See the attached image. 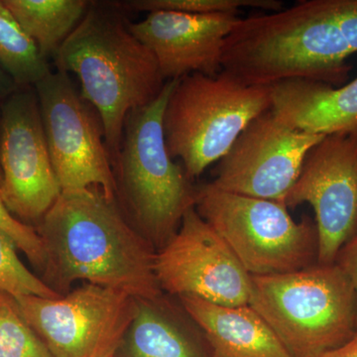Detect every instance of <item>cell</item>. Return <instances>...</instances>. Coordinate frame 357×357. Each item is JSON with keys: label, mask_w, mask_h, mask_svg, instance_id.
Listing matches in <instances>:
<instances>
[{"label": "cell", "mask_w": 357, "mask_h": 357, "mask_svg": "<svg viewBox=\"0 0 357 357\" xmlns=\"http://www.w3.org/2000/svg\"><path fill=\"white\" fill-rule=\"evenodd\" d=\"M45 283L58 294L75 281L157 300L153 245L98 189L61 192L39 222Z\"/></svg>", "instance_id": "cell-1"}, {"label": "cell", "mask_w": 357, "mask_h": 357, "mask_svg": "<svg viewBox=\"0 0 357 357\" xmlns=\"http://www.w3.org/2000/svg\"><path fill=\"white\" fill-rule=\"evenodd\" d=\"M354 54L328 0H302L289 8L241 18L222 47V70L244 84L289 81L347 83Z\"/></svg>", "instance_id": "cell-2"}, {"label": "cell", "mask_w": 357, "mask_h": 357, "mask_svg": "<svg viewBox=\"0 0 357 357\" xmlns=\"http://www.w3.org/2000/svg\"><path fill=\"white\" fill-rule=\"evenodd\" d=\"M129 23L119 6L91 4L53 58L57 70L76 75L82 96L100 114L112 164L128 115L156 100L166 84Z\"/></svg>", "instance_id": "cell-3"}, {"label": "cell", "mask_w": 357, "mask_h": 357, "mask_svg": "<svg viewBox=\"0 0 357 357\" xmlns=\"http://www.w3.org/2000/svg\"><path fill=\"white\" fill-rule=\"evenodd\" d=\"M176 81L166 82L156 100L128 115L112 162L115 197L128 211L129 223L159 249L196 204L197 187L171 158L164 140V110Z\"/></svg>", "instance_id": "cell-4"}, {"label": "cell", "mask_w": 357, "mask_h": 357, "mask_svg": "<svg viewBox=\"0 0 357 357\" xmlns=\"http://www.w3.org/2000/svg\"><path fill=\"white\" fill-rule=\"evenodd\" d=\"M253 307L293 357H318L356 335V298L337 263L251 276Z\"/></svg>", "instance_id": "cell-5"}, {"label": "cell", "mask_w": 357, "mask_h": 357, "mask_svg": "<svg viewBox=\"0 0 357 357\" xmlns=\"http://www.w3.org/2000/svg\"><path fill=\"white\" fill-rule=\"evenodd\" d=\"M270 109L269 86H249L227 70L182 77L164 110L167 151L181 160L188 177H199L225 156L255 117Z\"/></svg>", "instance_id": "cell-6"}, {"label": "cell", "mask_w": 357, "mask_h": 357, "mask_svg": "<svg viewBox=\"0 0 357 357\" xmlns=\"http://www.w3.org/2000/svg\"><path fill=\"white\" fill-rule=\"evenodd\" d=\"M195 208L227 243L251 276L306 269L318 263L316 223L295 222L280 202L197 187Z\"/></svg>", "instance_id": "cell-7"}, {"label": "cell", "mask_w": 357, "mask_h": 357, "mask_svg": "<svg viewBox=\"0 0 357 357\" xmlns=\"http://www.w3.org/2000/svg\"><path fill=\"white\" fill-rule=\"evenodd\" d=\"M34 89L52 165L62 192L95 188L115 201L114 169L102 119L95 107L62 70H51Z\"/></svg>", "instance_id": "cell-8"}, {"label": "cell", "mask_w": 357, "mask_h": 357, "mask_svg": "<svg viewBox=\"0 0 357 357\" xmlns=\"http://www.w3.org/2000/svg\"><path fill=\"white\" fill-rule=\"evenodd\" d=\"M53 357H115L137 311V299L84 284L54 299H14Z\"/></svg>", "instance_id": "cell-9"}, {"label": "cell", "mask_w": 357, "mask_h": 357, "mask_svg": "<svg viewBox=\"0 0 357 357\" xmlns=\"http://www.w3.org/2000/svg\"><path fill=\"white\" fill-rule=\"evenodd\" d=\"M154 268L161 290L178 297L192 296L222 306L250 303L251 275L195 206L155 255Z\"/></svg>", "instance_id": "cell-10"}, {"label": "cell", "mask_w": 357, "mask_h": 357, "mask_svg": "<svg viewBox=\"0 0 357 357\" xmlns=\"http://www.w3.org/2000/svg\"><path fill=\"white\" fill-rule=\"evenodd\" d=\"M0 196L14 215L41 222L62 189L45 138L34 86H18L0 105Z\"/></svg>", "instance_id": "cell-11"}, {"label": "cell", "mask_w": 357, "mask_h": 357, "mask_svg": "<svg viewBox=\"0 0 357 357\" xmlns=\"http://www.w3.org/2000/svg\"><path fill=\"white\" fill-rule=\"evenodd\" d=\"M324 137L298 130L268 109L243 129L217 162L211 184L222 191L284 204L307 152Z\"/></svg>", "instance_id": "cell-12"}, {"label": "cell", "mask_w": 357, "mask_h": 357, "mask_svg": "<svg viewBox=\"0 0 357 357\" xmlns=\"http://www.w3.org/2000/svg\"><path fill=\"white\" fill-rule=\"evenodd\" d=\"M309 204L318 231L319 264H333L357 234V136L326 135L307 152L286 197L287 208Z\"/></svg>", "instance_id": "cell-13"}, {"label": "cell", "mask_w": 357, "mask_h": 357, "mask_svg": "<svg viewBox=\"0 0 357 357\" xmlns=\"http://www.w3.org/2000/svg\"><path fill=\"white\" fill-rule=\"evenodd\" d=\"M241 17L153 11L129 29L153 54L164 81L222 72V47Z\"/></svg>", "instance_id": "cell-14"}, {"label": "cell", "mask_w": 357, "mask_h": 357, "mask_svg": "<svg viewBox=\"0 0 357 357\" xmlns=\"http://www.w3.org/2000/svg\"><path fill=\"white\" fill-rule=\"evenodd\" d=\"M271 109L298 130L357 136V77L344 86L289 81L270 86Z\"/></svg>", "instance_id": "cell-15"}, {"label": "cell", "mask_w": 357, "mask_h": 357, "mask_svg": "<svg viewBox=\"0 0 357 357\" xmlns=\"http://www.w3.org/2000/svg\"><path fill=\"white\" fill-rule=\"evenodd\" d=\"M183 310L210 345L211 357H293L252 307L222 306L182 296Z\"/></svg>", "instance_id": "cell-16"}, {"label": "cell", "mask_w": 357, "mask_h": 357, "mask_svg": "<svg viewBox=\"0 0 357 357\" xmlns=\"http://www.w3.org/2000/svg\"><path fill=\"white\" fill-rule=\"evenodd\" d=\"M160 297L137 299V311L115 357H206L185 324Z\"/></svg>", "instance_id": "cell-17"}, {"label": "cell", "mask_w": 357, "mask_h": 357, "mask_svg": "<svg viewBox=\"0 0 357 357\" xmlns=\"http://www.w3.org/2000/svg\"><path fill=\"white\" fill-rule=\"evenodd\" d=\"M45 60L55 57L89 8L86 0H3Z\"/></svg>", "instance_id": "cell-18"}, {"label": "cell", "mask_w": 357, "mask_h": 357, "mask_svg": "<svg viewBox=\"0 0 357 357\" xmlns=\"http://www.w3.org/2000/svg\"><path fill=\"white\" fill-rule=\"evenodd\" d=\"M0 67L18 86H34L51 73L48 61L0 0Z\"/></svg>", "instance_id": "cell-19"}, {"label": "cell", "mask_w": 357, "mask_h": 357, "mask_svg": "<svg viewBox=\"0 0 357 357\" xmlns=\"http://www.w3.org/2000/svg\"><path fill=\"white\" fill-rule=\"evenodd\" d=\"M122 8L138 13L171 11V13L198 14H234L238 15L245 8L272 13L283 9L279 0H132L119 3Z\"/></svg>", "instance_id": "cell-20"}, {"label": "cell", "mask_w": 357, "mask_h": 357, "mask_svg": "<svg viewBox=\"0 0 357 357\" xmlns=\"http://www.w3.org/2000/svg\"><path fill=\"white\" fill-rule=\"evenodd\" d=\"M0 357H53L23 318L15 301L0 293Z\"/></svg>", "instance_id": "cell-21"}, {"label": "cell", "mask_w": 357, "mask_h": 357, "mask_svg": "<svg viewBox=\"0 0 357 357\" xmlns=\"http://www.w3.org/2000/svg\"><path fill=\"white\" fill-rule=\"evenodd\" d=\"M16 248L13 239L0 229V293L13 299L23 296L54 299L62 296L25 267Z\"/></svg>", "instance_id": "cell-22"}, {"label": "cell", "mask_w": 357, "mask_h": 357, "mask_svg": "<svg viewBox=\"0 0 357 357\" xmlns=\"http://www.w3.org/2000/svg\"><path fill=\"white\" fill-rule=\"evenodd\" d=\"M0 229L13 239L16 248L29 258L35 266L44 268L45 249L38 232L30 225L20 222L6 208L0 196Z\"/></svg>", "instance_id": "cell-23"}, {"label": "cell", "mask_w": 357, "mask_h": 357, "mask_svg": "<svg viewBox=\"0 0 357 357\" xmlns=\"http://www.w3.org/2000/svg\"><path fill=\"white\" fill-rule=\"evenodd\" d=\"M328 4L347 44L357 53V0H328Z\"/></svg>", "instance_id": "cell-24"}, {"label": "cell", "mask_w": 357, "mask_h": 357, "mask_svg": "<svg viewBox=\"0 0 357 357\" xmlns=\"http://www.w3.org/2000/svg\"><path fill=\"white\" fill-rule=\"evenodd\" d=\"M335 263L344 270V273L349 277L354 289L356 298L357 312V234L352 237L344 248L340 249ZM356 333H357V316H356Z\"/></svg>", "instance_id": "cell-25"}, {"label": "cell", "mask_w": 357, "mask_h": 357, "mask_svg": "<svg viewBox=\"0 0 357 357\" xmlns=\"http://www.w3.org/2000/svg\"><path fill=\"white\" fill-rule=\"evenodd\" d=\"M318 357H357V333L347 344Z\"/></svg>", "instance_id": "cell-26"}, {"label": "cell", "mask_w": 357, "mask_h": 357, "mask_svg": "<svg viewBox=\"0 0 357 357\" xmlns=\"http://www.w3.org/2000/svg\"><path fill=\"white\" fill-rule=\"evenodd\" d=\"M18 86L13 77L0 67V100H4L17 89Z\"/></svg>", "instance_id": "cell-27"}, {"label": "cell", "mask_w": 357, "mask_h": 357, "mask_svg": "<svg viewBox=\"0 0 357 357\" xmlns=\"http://www.w3.org/2000/svg\"><path fill=\"white\" fill-rule=\"evenodd\" d=\"M2 181H3V177H2L1 164H0V187H1Z\"/></svg>", "instance_id": "cell-28"}]
</instances>
